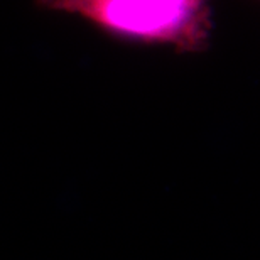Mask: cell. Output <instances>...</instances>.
<instances>
[{
    "mask_svg": "<svg viewBox=\"0 0 260 260\" xmlns=\"http://www.w3.org/2000/svg\"><path fill=\"white\" fill-rule=\"evenodd\" d=\"M44 10L80 17L108 38L179 54L210 48L213 0H34Z\"/></svg>",
    "mask_w": 260,
    "mask_h": 260,
    "instance_id": "1",
    "label": "cell"
},
{
    "mask_svg": "<svg viewBox=\"0 0 260 260\" xmlns=\"http://www.w3.org/2000/svg\"><path fill=\"white\" fill-rule=\"evenodd\" d=\"M255 2H260V0H255Z\"/></svg>",
    "mask_w": 260,
    "mask_h": 260,
    "instance_id": "2",
    "label": "cell"
}]
</instances>
